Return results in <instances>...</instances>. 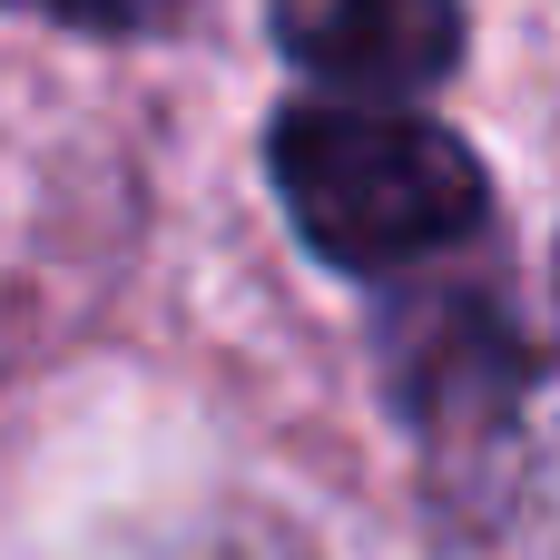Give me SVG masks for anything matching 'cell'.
Listing matches in <instances>:
<instances>
[{"label": "cell", "mask_w": 560, "mask_h": 560, "mask_svg": "<svg viewBox=\"0 0 560 560\" xmlns=\"http://www.w3.org/2000/svg\"><path fill=\"white\" fill-rule=\"evenodd\" d=\"M384 384L423 453L443 560H560V236L541 285L463 276L404 295Z\"/></svg>", "instance_id": "6da1fadb"}, {"label": "cell", "mask_w": 560, "mask_h": 560, "mask_svg": "<svg viewBox=\"0 0 560 560\" xmlns=\"http://www.w3.org/2000/svg\"><path fill=\"white\" fill-rule=\"evenodd\" d=\"M39 20H69V30H167L187 0H20Z\"/></svg>", "instance_id": "277c9868"}, {"label": "cell", "mask_w": 560, "mask_h": 560, "mask_svg": "<svg viewBox=\"0 0 560 560\" xmlns=\"http://www.w3.org/2000/svg\"><path fill=\"white\" fill-rule=\"evenodd\" d=\"M276 49L354 98H404L453 79L463 0H276Z\"/></svg>", "instance_id": "3957f363"}, {"label": "cell", "mask_w": 560, "mask_h": 560, "mask_svg": "<svg viewBox=\"0 0 560 560\" xmlns=\"http://www.w3.org/2000/svg\"><path fill=\"white\" fill-rule=\"evenodd\" d=\"M266 167H276L295 236L345 276H413L492 226L482 158L413 108L295 98L266 128Z\"/></svg>", "instance_id": "7a4b0ae2"}]
</instances>
